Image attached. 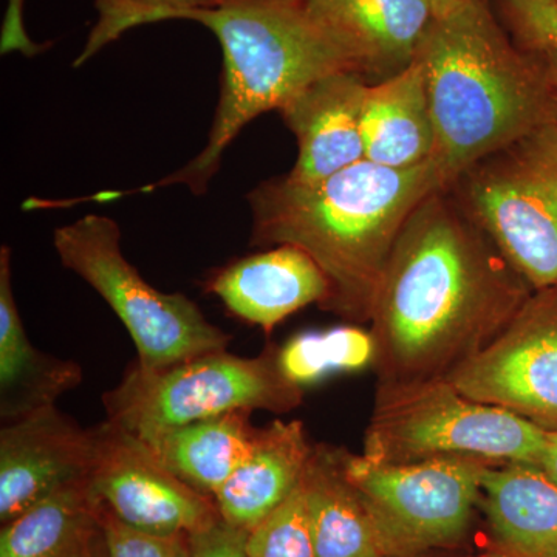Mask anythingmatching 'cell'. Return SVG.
<instances>
[{
  "instance_id": "6da1fadb",
  "label": "cell",
  "mask_w": 557,
  "mask_h": 557,
  "mask_svg": "<svg viewBox=\"0 0 557 557\" xmlns=\"http://www.w3.org/2000/svg\"><path fill=\"white\" fill-rule=\"evenodd\" d=\"M533 287L449 188L410 215L372 317L379 383L446 379L507 329Z\"/></svg>"
},
{
  "instance_id": "7a4b0ae2",
  "label": "cell",
  "mask_w": 557,
  "mask_h": 557,
  "mask_svg": "<svg viewBox=\"0 0 557 557\" xmlns=\"http://www.w3.org/2000/svg\"><path fill=\"white\" fill-rule=\"evenodd\" d=\"M443 188H449L448 178L435 159L406 170L362 160L311 185L282 175L247 196L251 245L306 251L329 281L321 310L366 324L399 234L413 211Z\"/></svg>"
},
{
  "instance_id": "3957f363",
  "label": "cell",
  "mask_w": 557,
  "mask_h": 557,
  "mask_svg": "<svg viewBox=\"0 0 557 557\" xmlns=\"http://www.w3.org/2000/svg\"><path fill=\"white\" fill-rule=\"evenodd\" d=\"M438 161L449 186L475 161L557 121V84L545 51L520 47L490 0L434 17L418 46Z\"/></svg>"
},
{
  "instance_id": "277c9868",
  "label": "cell",
  "mask_w": 557,
  "mask_h": 557,
  "mask_svg": "<svg viewBox=\"0 0 557 557\" xmlns=\"http://www.w3.org/2000/svg\"><path fill=\"white\" fill-rule=\"evenodd\" d=\"M180 20L208 27L223 51L222 89L207 145L168 177L126 193L98 194V201L175 185L201 196L218 174L223 153L248 123L262 113L281 112L314 81L354 73L302 0H225L211 9L188 11Z\"/></svg>"
},
{
  "instance_id": "5b68a950",
  "label": "cell",
  "mask_w": 557,
  "mask_h": 557,
  "mask_svg": "<svg viewBox=\"0 0 557 557\" xmlns=\"http://www.w3.org/2000/svg\"><path fill=\"white\" fill-rule=\"evenodd\" d=\"M544 443L545 431L530 421L434 379L379 383L362 456L379 463L463 457L539 467Z\"/></svg>"
},
{
  "instance_id": "8992f818",
  "label": "cell",
  "mask_w": 557,
  "mask_h": 557,
  "mask_svg": "<svg viewBox=\"0 0 557 557\" xmlns=\"http://www.w3.org/2000/svg\"><path fill=\"white\" fill-rule=\"evenodd\" d=\"M302 399L304 388L285 379L270 346L258 357L211 351L159 370L135 362L102 405L106 420L143 437L237 410L288 413Z\"/></svg>"
},
{
  "instance_id": "52a82bcc",
  "label": "cell",
  "mask_w": 557,
  "mask_h": 557,
  "mask_svg": "<svg viewBox=\"0 0 557 557\" xmlns=\"http://www.w3.org/2000/svg\"><path fill=\"white\" fill-rule=\"evenodd\" d=\"M65 269L90 285L123 322L139 368L159 370L186 359L228 350L231 336L182 293H163L124 256L121 230L108 215L87 214L53 234Z\"/></svg>"
},
{
  "instance_id": "ba28073f",
  "label": "cell",
  "mask_w": 557,
  "mask_h": 557,
  "mask_svg": "<svg viewBox=\"0 0 557 557\" xmlns=\"http://www.w3.org/2000/svg\"><path fill=\"white\" fill-rule=\"evenodd\" d=\"M449 189L533 289L557 284V121L475 161Z\"/></svg>"
},
{
  "instance_id": "9c48e42d",
  "label": "cell",
  "mask_w": 557,
  "mask_h": 557,
  "mask_svg": "<svg viewBox=\"0 0 557 557\" xmlns=\"http://www.w3.org/2000/svg\"><path fill=\"white\" fill-rule=\"evenodd\" d=\"M490 465L463 457L379 463L343 449L347 479L369 502L397 557H417L461 541Z\"/></svg>"
},
{
  "instance_id": "30bf717a",
  "label": "cell",
  "mask_w": 557,
  "mask_h": 557,
  "mask_svg": "<svg viewBox=\"0 0 557 557\" xmlns=\"http://www.w3.org/2000/svg\"><path fill=\"white\" fill-rule=\"evenodd\" d=\"M446 380L474 401L557 432V284L534 289L507 329Z\"/></svg>"
},
{
  "instance_id": "8fae6325",
  "label": "cell",
  "mask_w": 557,
  "mask_h": 557,
  "mask_svg": "<svg viewBox=\"0 0 557 557\" xmlns=\"http://www.w3.org/2000/svg\"><path fill=\"white\" fill-rule=\"evenodd\" d=\"M90 431L94 450L87 486L120 522L168 536H190L218 522L214 500L172 474L137 435L109 420Z\"/></svg>"
},
{
  "instance_id": "7c38bea8",
  "label": "cell",
  "mask_w": 557,
  "mask_h": 557,
  "mask_svg": "<svg viewBox=\"0 0 557 557\" xmlns=\"http://www.w3.org/2000/svg\"><path fill=\"white\" fill-rule=\"evenodd\" d=\"M90 429L57 406L2 423L0 522L2 525L73 483L86 482L91 463Z\"/></svg>"
},
{
  "instance_id": "4fadbf2b",
  "label": "cell",
  "mask_w": 557,
  "mask_h": 557,
  "mask_svg": "<svg viewBox=\"0 0 557 557\" xmlns=\"http://www.w3.org/2000/svg\"><path fill=\"white\" fill-rule=\"evenodd\" d=\"M357 75L380 83L408 69L434 21L423 0H302Z\"/></svg>"
},
{
  "instance_id": "5bb4252c",
  "label": "cell",
  "mask_w": 557,
  "mask_h": 557,
  "mask_svg": "<svg viewBox=\"0 0 557 557\" xmlns=\"http://www.w3.org/2000/svg\"><path fill=\"white\" fill-rule=\"evenodd\" d=\"M368 86L357 73H333L311 83L278 112L298 139L288 182L311 185L366 160L361 120Z\"/></svg>"
},
{
  "instance_id": "9a60e30c",
  "label": "cell",
  "mask_w": 557,
  "mask_h": 557,
  "mask_svg": "<svg viewBox=\"0 0 557 557\" xmlns=\"http://www.w3.org/2000/svg\"><path fill=\"white\" fill-rule=\"evenodd\" d=\"M233 317L270 335L296 311L329 298L327 277L302 249L277 245L228 263L205 282Z\"/></svg>"
},
{
  "instance_id": "2e32d148",
  "label": "cell",
  "mask_w": 557,
  "mask_h": 557,
  "mask_svg": "<svg viewBox=\"0 0 557 557\" xmlns=\"http://www.w3.org/2000/svg\"><path fill=\"white\" fill-rule=\"evenodd\" d=\"M317 557H397L343 467V448L314 445L300 480Z\"/></svg>"
},
{
  "instance_id": "e0dca14e",
  "label": "cell",
  "mask_w": 557,
  "mask_h": 557,
  "mask_svg": "<svg viewBox=\"0 0 557 557\" xmlns=\"http://www.w3.org/2000/svg\"><path fill=\"white\" fill-rule=\"evenodd\" d=\"M313 446L302 421L260 428L251 453L215 493L220 519L245 533L255 530L300 485Z\"/></svg>"
},
{
  "instance_id": "ac0fdd59",
  "label": "cell",
  "mask_w": 557,
  "mask_h": 557,
  "mask_svg": "<svg viewBox=\"0 0 557 557\" xmlns=\"http://www.w3.org/2000/svg\"><path fill=\"white\" fill-rule=\"evenodd\" d=\"M83 379V369L75 361L40 351L28 339L11 285V249L3 245L0 248V420L9 423L53 408Z\"/></svg>"
},
{
  "instance_id": "d6986e66",
  "label": "cell",
  "mask_w": 557,
  "mask_h": 557,
  "mask_svg": "<svg viewBox=\"0 0 557 557\" xmlns=\"http://www.w3.org/2000/svg\"><path fill=\"white\" fill-rule=\"evenodd\" d=\"M361 132L366 160L380 166L406 170L435 159L437 135L420 62L369 84Z\"/></svg>"
},
{
  "instance_id": "ffe728a7",
  "label": "cell",
  "mask_w": 557,
  "mask_h": 557,
  "mask_svg": "<svg viewBox=\"0 0 557 557\" xmlns=\"http://www.w3.org/2000/svg\"><path fill=\"white\" fill-rule=\"evenodd\" d=\"M480 505L498 547L519 557H557V483L544 469L490 465Z\"/></svg>"
},
{
  "instance_id": "44dd1931",
  "label": "cell",
  "mask_w": 557,
  "mask_h": 557,
  "mask_svg": "<svg viewBox=\"0 0 557 557\" xmlns=\"http://www.w3.org/2000/svg\"><path fill=\"white\" fill-rule=\"evenodd\" d=\"M251 413L237 410L138 438L172 474L214 500L258 440L260 428L252 426Z\"/></svg>"
},
{
  "instance_id": "7402d4cb",
  "label": "cell",
  "mask_w": 557,
  "mask_h": 557,
  "mask_svg": "<svg viewBox=\"0 0 557 557\" xmlns=\"http://www.w3.org/2000/svg\"><path fill=\"white\" fill-rule=\"evenodd\" d=\"M101 541V507L86 480L62 487L2 525L0 557H91Z\"/></svg>"
},
{
  "instance_id": "603a6c76",
  "label": "cell",
  "mask_w": 557,
  "mask_h": 557,
  "mask_svg": "<svg viewBox=\"0 0 557 557\" xmlns=\"http://www.w3.org/2000/svg\"><path fill=\"white\" fill-rule=\"evenodd\" d=\"M375 351V339L370 330L361 325H343L293 336L284 346L277 347V362L285 379L304 388L330 373L373 368Z\"/></svg>"
},
{
  "instance_id": "cb8c5ba5",
  "label": "cell",
  "mask_w": 557,
  "mask_h": 557,
  "mask_svg": "<svg viewBox=\"0 0 557 557\" xmlns=\"http://www.w3.org/2000/svg\"><path fill=\"white\" fill-rule=\"evenodd\" d=\"M225 0H95L98 22L90 32L86 47L75 61V67L90 60L123 33L138 25L180 20L188 11L211 9Z\"/></svg>"
},
{
  "instance_id": "d4e9b609",
  "label": "cell",
  "mask_w": 557,
  "mask_h": 557,
  "mask_svg": "<svg viewBox=\"0 0 557 557\" xmlns=\"http://www.w3.org/2000/svg\"><path fill=\"white\" fill-rule=\"evenodd\" d=\"M248 557H317L302 486L249 531Z\"/></svg>"
},
{
  "instance_id": "484cf974",
  "label": "cell",
  "mask_w": 557,
  "mask_h": 557,
  "mask_svg": "<svg viewBox=\"0 0 557 557\" xmlns=\"http://www.w3.org/2000/svg\"><path fill=\"white\" fill-rule=\"evenodd\" d=\"M498 9L520 47L557 51V0H498Z\"/></svg>"
},
{
  "instance_id": "4316f807",
  "label": "cell",
  "mask_w": 557,
  "mask_h": 557,
  "mask_svg": "<svg viewBox=\"0 0 557 557\" xmlns=\"http://www.w3.org/2000/svg\"><path fill=\"white\" fill-rule=\"evenodd\" d=\"M108 557H190L189 534H152L120 522L101 508Z\"/></svg>"
},
{
  "instance_id": "83f0119b",
  "label": "cell",
  "mask_w": 557,
  "mask_h": 557,
  "mask_svg": "<svg viewBox=\"0 0 557 557\" xmlns=\"http://www.w3.org/2000/svg\"><path fill=\"white\" fill-rule=\"evenodd\" d=\"M248 533L219 519L190 534V557H248Z\"/></svg>"
},
{
  "instance_id": "f1b7e54d",
  "label": "cell",
  "mask_w": 557,
  "mask_h": 557,
  "mask_svg": "<svg viewBox=\"0 0 557 557\" xmlns=\"http://www.w3.org/2000/svg\"><path fill=\"white\" fill-rule=\"evenodd\" d=\"M46 49L28 36L24 25V0H7L5 17L0 32V53H21L33 58Z\"/></svg>"
},
{
  "instance_id": "f546056e",
  "label": "cell",
  "mask_w": 557,
  "mask_h": 557,
  "mask_svg": "<svg viewBox=\"0 0 557 557\" xmlns=\"http://www.w3.org/2000/svg\"><path fill=\"white\" fill-rule=\"evenodd\" d=\"M539 467L557 483V432H545L544 449H542Z\"/></svg>"
},
{
  "instance_id": "4dcf8cb0",
  "label": "cell",
  "mask_w": 557,
  "mask_h": 557,
  "mask_svg": "<svg viewBox=\"0 0 557 557\" xmlns=\"http://www.w3.org/2000/svg\"><path fill=\"white\" fill-rule=\"evenodd\" d=\"M423 2H426L429 9L434 13V17H443L460 9L469 0H423Z\"/></svg>"
},
{
  "instance_id": "1f68e13d",
  "label": "cell",
  "mask_w": 557,
  "mask_h": 557,
  "mask_svg": "<svg viewBox=\"0 0 557 557\" xmlns=\"http://www.w3.org/2000/svg\"><path fill=\"white\" fill-rule=\"evenodd\" d=\"M469 557H519L512 555V553L507 552V549L498 547L497 549H493V552L482 553V555L478 556H469Z\"/></svg>"
},
{
  "instance_id": "d6a6232c",
  "label": "cell",
  "mask_w": 557,
  "mask_h": 557,
  "mask_svg": "<svg viewBox=\"0 0 557 557\" xmlns=\"http://www.w3.org/2000/svg\"><path fill=\"white\" fill-rule=\"evenodd\" d=\"M545 53L548 54L549 65H552L553 76H555L557 84V51L545 50Z\"/></svg>"
},
{
  "instance_id": "836d02e7",
  "label": "cell",
  "mask_w": 557,
  "mask_h": 557,
  "mask_svg": "<svg viewBox=\"0 0 557 557\" xmlns=\"http://www.w3.org/2000/svg\"><path fill=\"white\" fill-rule=\"evenodd\" d=\"M91 557H108V555H106L104 534H102L101 544L98 545V548L95 549V553L91 555Z\"/></svg>"
}]
</instances>
